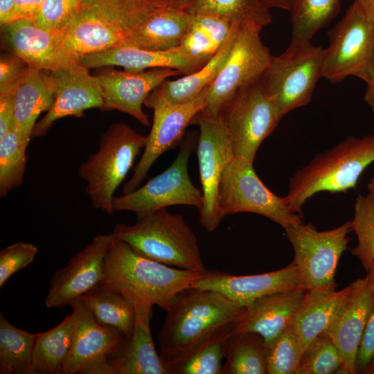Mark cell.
Listing matches in <instances>:
<instances>
[{
  "instance_id": "6da1fadb",
  "label": "cell",
  "mask_w": 374,
  "mask_h": 374,
  "mask_svg": "<svg viewBox=\"0 0 374 374\" xmlns=\"http://www.w3.org/2000/svg\"><path fill=\"white\" fill-rule=\"evenodd\" d=\"M202 273L151 260L114 236L101 284L122 294L136 311L152 310L153 305L166 310L175 295L189 287Z\"/></svg>"
},
{
  "instance_id": "7a4b0ae2",
  "label": "cell",
  "mask_w": 374,
  "mask_h": 374,
  "mask_svg": "<svg viewBox=\"0 0 374 374\" xmlns=\"http://www.w3.org/2000/svg\"><path fill=\"white\" fill-rule=\"evenodd\" d=\"M244 309L216 292L190 287L180 291L157 335L162 361L168 367L179 360Z\"/></svg>"
},
{
  "instance_id": "3957f363",
  "label": "cell",
  "mask_w": 374,
  "mask_h": 374,
  "mask_svg": "<svg viewBox=\"0 0 374 374\" xmlns=\"http://www.w3.org/2000/svg\"><path fill=\"white\" fill-rule=\"evenodd\" d=\"M373 162L374 135L348 136L296 170L285 196L287 204L293 212L301 214L305 202L318 193H342L353 188Z\"/></svg>"
},
{
  "instance_id": "277c9868",
  "label": "cell",
  "mask_w": 374,
  "mask_h": 374,
  "mask_svg": "<svg viewBox=\"0 0 374 374\" xmlns=\"http://www.w3.org/2000/svg\"><path fill=\"white\" fill-rule=\"evenodd\" d=\"M137 217L132 225L117 224L113 235L151 260L182 269L206 270L198 239L181 215L162 208Z\"/></svg>"
},
{
  "instance_id": "5b68a950",
  "label": "cell",
  "mask_w": 374,
  "mask_h": 374,
  "mask_svg": "<svg viewBox=\"0 0 374 374\" xmlns=\"http://www.w3.org/2000/svg\"><path fill=\"white\" fill-rule=\"evenodd\" d=\"M147 136L124 123L111 124L100 139L98 150L80 165L78 174L86 182L91 206L109 215L114 194L146 144Z\"/></svg>"
},
{
  "instance_id": "8992f818",
  "label": "cell",
  "mask_w": 374,
  "mask_h": 374,
  "mask_svg": "<svg viewBox=\"0 0 374 374\" xmlns=\"http://www.w3.org/2000/svg\"><path fill=\"white\" fill-rule=\"evenodd\" d=\"M325 48L311 42L290 44L282 54L272 56L260 82L281 118L308 104L322 77Z\"/></svg>"
},
{
  "instance_id": "52a82bcc",
  "label": "cell",
  "mask_w": 374,
  "mask_h": 374,
  "mask_svg": "<svg viewBox=\"0 0 374 374\" xmlns=\"http://www.w3.org/2000/svg\"><path fill=\"white\" fill-rule=\"evenodd\" d=\"M262 28L241 26L224 65L208 88L205 107L197 114L218 117L242 90L260 80L272 58L261 41Z\"/></svg>"
},
{
  "instance_id": "ba28073f",
  "label": "cell",
  "mask_w": 374,
  "mask_h": 374,
  "mask_svg": "<svg viewBox=\"0 0 374 374\" xmlns=\"http://www.w3.org/2000/svg\"><path fill=\"white\" fill-rule=\"evenodd\" d=\"M291 242L299 287L304 290L336 285L339 260L350 242V220L335 229L318 231L311 223L301 222L283 227Z\"/></svg>"
},
{
  "instance_id": "9c48e42d",
  "label": "cell",
  "mask_w": 374,
  "mask_h": 374,
  "mask_svg": "<svg viewBox=\"0 0 374 374\" xmlns=\"http://www.w3.org/2000/svg\"><path fill=\"white\" fill-rule=\"evenodd\" d=\"M253 163L234 158L226 168L218 191L217 208L222 219L238 213L266 217L283 228L302 222L285 198L271 192L256 173Z\"/></svg>"
},
{
  "instance_id": "30bf717a",
  "label": "cell",
  "mask_w": 374,
  "mask_h": 374,
  "mask_svg": "<svg viewBox=\"0 0 374 374\" xmlns=\"http://www.w3.org/2000/svg\"><path fill=\"white\" fill-rule=\"evenodd\" d=\"M329 46L325 48L322 77L339 82L348 76L361 80L373 67L374 21L355 2L328 33Z\"/></svg>"
},
{
  "instance_id": "8fae6325",
  "label": "cell",
  "mask_w": 374,
  "mask_h": 374,
  "mask_svg": "<svg viewBox=\"0 0 374 374\" xmlns=\"http://www.w3.org/2000/svg\"><path fill=\"white\" fill-rule=\"evenodd\" d=\"M193 148L191 142H186L166 170L132 192L114 196V211H132L141 217L174 205L191 206L199 210L202 193L192 183L188 171Z\"/></svg>"
},
{
  "instance_id": "7c38bea8",
  "label": "cell",
  "mask_w": 374,
  "mask_h": 374,
  "mask_svg": "<svg viewBox=\"0 0 374 374\" xmlns=\"http://www.w3.org/2000/svg\"><path fill=\"white\" fill-rule=\"evenodd\" d=\"M222 115L234 157L253 163L260 145L282 119L260 80L242 90Z\"/></svg>"
},
{
  "instance_id": "4fadbf2b",
  "label": "cell",
  "mask_w": 374,
  "mask_h": 374,
  "mask_svg": "<svg viewBox=\"0 0 374 374\" xmlns=\"http://www.w3.org/2000/svg\"><path fill=\"white\" fill-rule=\"evenodd\" d=\"M199 126L197 158L203 203L199 221L208 231H215L222 218L217 208L219 187L224 172L235 158L222 115L211 118L197 114Z\"/></svg>"
},
{
  "instance_id": "5bb4252c",
  "label": "cell",
  "mask_w": 374,
  "mask_h": 374,
  "mask_svg": "<svg viewBox=\"0 0 374 374\" xmlns=\"http://www.w3.org/2000/svg\"><path fill=\"white\" fill-rule=\"evenodd\" d=\"M208 88L183 104H169L147 96L144 105L154 111L152 126L134 173L124 185L123 194L139 187L157 159L181 140L188 125L204 108Z\"/></svg>"
},
{
  "instance_id": "9a60e30c",
  "label": "cell",
  "mask_w": 374,
  "mask_h": 374,
  "mask_svg": "<svg viewBox=\"0 0 374 374\" xmlns=\"http://www.w3.org/2000/svg\"><path fill=\"white\" fill-rule=\"evenodd\" d=\"M374 309V267L365 277L348 285V291L334 319L323 332L337 346L341 359V373L355 374L359 348Z\"/></svg>"
},
{
  "instance_id": "2e32d148",
  "label": "cell",
  "mask_w": 374,
  "mask_h": 374,
  "mask_svg": "<svg viewBox=\"0 0 374 374\" xmlns=\"http://www.w3.org/2000/svg\"><path fill=\"white\" fill-rule=\"evenodd\" d=\"M113 234H98L77 252L65 267L51 279L45 304L48 308H62L100 284L104 278L106 259Z\"/></svg>"
},
{
  "instance_id": "e0dca14e",
  "label": "cell",
  "mask_w": 374,
  "mask_h": 374,
  "mask_svg": "<svg viewBox=\"0 0 374 374\" xmlns=\"http://www.w3.org/2000/svg\"><path fill=\"white\" fill-rule=\"evenodd\" d=\"M69 306L75 317L76 329L62 374H112L108 357L126 337L99 323L80 298Z\"/></svg>"
},
{
  "instance_id": "ac0fdd59",
  "label": "cell",
  "mask_w": 374,
  "mask_h": 374,
  "mask_svg": "<svg viewBox=\"0 0 374 374\" xmlns=\"http://www.w3.org/2000/svg\"><path fill=\"white\" fill-rule=\"evenodd\" d=\"M178 75L183 74L179 70L168 68L141 71L105 69L96 75L103 93L101 109L118 110L148 126L149 116L143 109L147 96L165 80Z\"/></svg>"
},
{
  "instance_id": "d6986e66",
  "label": "cell",
  "mask_w": 374,
  "mask_h": 374,
  "mask_svg": "<svg viewBox=\"0 0 374 374\" xmlns=\"http://www.w3.org/2000/svg\"><path fill=\"white\" fill-rule=\"evenodd\" d=\"M55 83V99L46 114L36 123L32 138L45 135L58 119L83 115L85 110L103 105V89L96 75L78 63L50 71Z\"/></svg>"
},
{
  "instance_id": "ffe728a7",
  "label": "cell",
  "mask_w": 374,
  "mask_h": 374,
  "mask_svg": "<svg viewBox=\"0 0 374 374\" xmlns=\"http://www.w3.org/2000/svg\"><path fill=\"white\" fill-rule=\"evenodd\" d=\"M190 287L216 292L243 308L262 296L300 288L297 269L292 262L281 269L253 275L206 269Z\"/></svg>"
},
{
  "instance_id": "44dd1931",
  "label": "cell",
  "mask_w": 374,
  "mask_h": 374,
  "mask_svg": "<svg viewBox=\"0 0 374 374\" xmlns=\"http://www.w3.org/2000/svg\"><path fill=\"white\" fill-rule=\"evenodd\" d=\"M63 34L48 32L28 18L1 25L5 46L30 68L38 70L53 71L80 63L63 50Z\"/></svg>"
},
{
  "instance_id": "7402d4cb",
  "label": "cell",
  "mask_w": 374,
  "mask_h": 374,
  "mask_svg": "<svg viewBox=\"0 0 374 374\" xmlns=\"http://www.w3.org/2000/svg\"><path fill=\"white\" fill-rule=\"evenodd\" d=\"M305 290L296 288L262 296L244 308L235 330L260 335L269 348L290 325Z\"/></svg>"
},
{
  "instance_id": "603a6c76",
  "label": "cell",
  "mask_w": 374,
  "mask_h": 374,
  "mask_svg": "<svg viewBox=\"0 0 374 374\" xmlns=\"http://www.w3.org/2000/svg\"><path fill=\"white\" fill-rule=\"evenodd\" d=\"M80 62L88 69L120 66L130 71L168 68L179 70L184 75L196 71L206 63L192 57L179 47L152 51L125 46L84 55Z\"/></svg>"
},
{
  "instance_id": "cb8c5ba5",
  "label": "cell",
  "mask_w": 374,
  "mask_h": 374,
  "mask_svg": "<svg viewBox=\"0 0 374 374\" xmlns=\"http://www.w3.org/2000/svg\"><path fill=\"white\" fill-rule=\"evenodd\" d=\"M151 317L152 310L136 311L132 333L108 357L112 374H169L154 347L150 328Z\"/></svg>"
},
{
  "instance_id": "d4e9b609",
  "label": "cell",
  "mask_w": 374,
  "mask_h": 374,
  "mask_svg": "<svg viewBox=\"0 0 374 374\" xmlns=\"http://www.w3.org/2000/svg\"><path fill=\"white\" fill-rule=\"evenodd\" d=\"M126 37L123 29L83 6L64 33L62 48L69 56L80 62L84 55L123 46Z\"/></svg>"
},
{
  "instance_id": "484cf974",
  "label": "cell",
  "mask_w": 374,
  "mask_h": 374,
  "mask_svg": "<svg viewBox=\"0 0 374 374\" xmlns=\"http://www.w3.org/2000/svg\"><path fill=\"white\" fill-rule=\"evenodd\" d=\"M193 19L184 9L163 8L127 32L123 46L152 51L178 48Z\"/></svg>"
},
{
  "instance_id": "4316f807",
  "label": "cell",
  "mask_w": 374,
  "mask_h": 374,
  "mask_svg": "<svg viewBox=\"0 0 374 374\" xmlns=\"http://www.w3.org/2000/svg\"><path fill=\"white\" fill-rule=\"evenodd\" d=\"M55 93V80L44 70L29 67L13 92L15 127L28 143L36 120L52 106Z\"/></svg>"
},
{
  "instance_id": "83f0119b",
  "label": "cell",
  "mask_w": 374,
  "mask_h": 374,
  "mask_svg": "<svg viewBox=\"0 0 374 374\" xmlns=\"http://www.w3.org/2000/svg\"><path fill=\"white\" fill-rule=\"evenodd\" d=\"M337 287L336 284L305 290L290 323L299 335L303 350L326 330L344 301L348 286L339 291Z\"/></svg>"
},
{
  "instance_id": "f1b7e54d",
  "label": "cell",
  "mask_w": 374,
  "mask_h": 374,
  "mask_svg": "<svg viewBox=\"0 0 374 374\" xmlns=\"http://www.w3.org/2000/svg\"><path fill=\"white\" fill-rule=\"evenodd\" d=\"M241 26L233 30L218 51L201 69L175 80H165L148 96L169 104H183L195 99L218 75Z\"/></svg>"
},
{
  "instance_id": "f546056e",
  "label": "cell",
  "mask_w": 374,
  "mask_h": 374,
  "mask_svg": "<svg viewBox=\"0 0 374 374\" xmlns=\"http://www.w3.org/2000/svg\"><path fill=\"white\" fill-rule=\"evenodd\" d=\"M74 314L53 328L38 333L32 356L33 373L62 374L73 344Z\"/></svg>"
},
{
  "instance_id": "4dcf8cb0",
  "label": "cell",
  "mask_w": 374,
  "mask_h": 374,
  "mask_svg": "<svg viewBox=\"0 0 374 374\" xmlns=\"http://www.w3.org/2000/svg\"><path fill=\"white\" fill-rule=\"evenodd\" d=\"M100 324L119 330L125 337L133 332L136 310L119 292L99 284L80 297Z\"/></svg>"
},
{
  "instance_id": "1f68e13d",
  "label": "cell",
  "mask_w": 374,
  "mask_h": 374,
  "mask_svg": "<svg viewBox=\"0 0 374 374\" xmlns=\"http://www.w3.org/2000/svg\"><path fill=\"white\" fill-rule=\"evenodd\" d=\"M235 321L220 327L184 357L169 365V374H222V359L235 330Z\"/></svg>"
},
{
  "instance_id": "d6a6232c",
  "label": "cell",
  "mask_w": 374,
  "mask_h": 374,
  "mask_svg": "<svg viewBox=\"0 0 374 374\" xmlns=\"http://www.w3.org/2000/svg\"><path fill=\"white\" fill-rule=\"evenodd\" d=\"M269 351L260 335L235 330L227 342L222 374H267Z\"/></svg>"
},
{
  "instance_id": "836d02e7",
  "label": "cell",
  "mask_w": 374,
  "mask_h": 374,
  "mask_svg": "<svg viewBox=\"0 0 374 374\" xmlns=\"http://www.w3.org/2000/svg\"><path fill=\"white\" fill-rule=\"evenodd\" d=\"M37 335L17 328L0 314L1 374H33L32 356Z\"/></svg>"
},
{
  "instance_id": "e575fe53",
  "label": "cell",
  "mask_w": 374,
  "mask_h": 374,
  "mask_svg": "<svg viewBox=\"0 0 374 374\" xmlns=\"http://www.w3.org/2000/svg\"><path fill=\"white\" fill-rule=\"evenodd\" d=\"M340 10V0H292L290 44L310 42L314 35L328 26Z\"/></svg>"
},
{
  "instance_id": "d590c367",
  "label": "cell",
  "mask_w": 374,
  "mask_h": 374,
  "mask_svg": "<svg viewBox=\"0 0 374 374\" xmlns=\"http://www.w3.org/2000/svg\"><path fill=\"white\" fill-rule=\"evenodd\" d=\"M184 10L192 16L221 17L261 28L271 21L269 10L258 0H193Z\"/></svg>"
},
{
  "instance_id": "8d00e7d4",
  "label": "cell",
  "mask_w": 374,
  "mask_h": 374,
  "mask_svg": "<svg viewBox=\"0 0 374 374\" xmlns=\"http://www.w3.org/2000/svg\"><path fill=\"white\" fill-rule=\"evenodd\" d=\"M83 6L127 33L158 10L171 6L168 0H83Z\"/></svg>"
},
{
  "instance_id": "74e56055",
  "label": "cell",
  "mask_w": 374,
  "mask_h": 374,
  "mask_svg": "<svg viewBox=\"0 0 374 374\" xmlns=\"http://www.w3.org/2000/svg\"><path fill=\"white\" fill-rule=\"evenodd\" d=\"M28 143L14 127L0 139V197L6 196L23 183L27 163Z\"/></svg>"
},
{
  "instance_id": "f35d334b",
  "label": "cell",
  "mask_w": 374,
  "mask_h": 374,
  "mask_svg": "<svg viewBox=\"0 0 374 374\" xmlns=\"http://www.w3.org/2000/svg\"><path fill=\"white\" fill-rule=\"evenodd\" d=\"M351 229L357 237V244L351 253L361 262L366 272L374 267V193L359 194L354 206Z\"/></svg>"
},
{
  "instance_id": "ab89813d",
  "label": "cell",
  "mask_w": 374,
  "mask_h": 374,
  "mask_svg": "<svg viewBox=\"0 0 374 374\" xmlns=\"http://www.w3.org/2000/svg\"><path fill=\"white\" fill-rule=\"evenodd\" d=\"M342 359L334 341L321 333L303 350L296 374L341 373Z\"/></svg>"
},
{
  "instance_id": "60d3db41",
  "label": "cell",
  "mask_w": 374,
  "mask_h": 374,
  "mask_svg": "<svg viewBox=\"0 0 374 374\" xmlns=\"http://www.w3.org/2000/svg\"><path fill=\"white\" fill-rule=\"evenodd\" d=\"M303 352L299 335L289 325L269 348L267 374H296Z\"/></svg>"
},
{
  "instance_id": "b9f144b4",
  "label": "cell",
  "mask_w": 374,
  "mask_h": 374,
  "mask_svg": "<svg viewBox=\"0 0 374 374\" xmlns=\"http://www.w3.org/2000/svg\"><path fill=\"white\" fill-rule=\"evenodd\" d=\"M83 8V0H44L30 19L39 28L63 34Z\"/></svg>"
},
{
  "instance_id": "7bdbcfd3",
  "label": "cell",
  "mask_w": 374,
  "mask_h": 374,
  "mask_svg": "<svg viewBox=\"0 0 374 374\" xmlns=\"http://www.w3.org/2000/svg\"><path fill=\"white\" fill-rule=\"evenodd\" d=\"M38 251L35 244L22 241L3 249L0 251V287L14 274L30 264Z\"/></svg>"
},
{
  "instance_id": "ee69618b",
  "label": "cell",
  "mask_w": 374,
  "mask_h": 374,
  "mask_svg": "<svg viewBox=\"0 0 374 374\" xmlns=\"http://www.w3.org/2000/svg\"><path fill=\"white\" fill-rule=\"evenodd\" d=\"M179 47L192 57L205 62L220 49L204 30L192 22Z\"/></svg>"
},
{
  "instance_id": "f6af8a7d",
  "label": "cell",
  "mask_w": 374,
  "mask_h": 374,
  "mask_svg": "<svg viewBox=\"0 0 374 374\" xmlns=\"http://www.w3.org/2000/svg\"><path fill=\"white\" fill-rule=\"evenodd\" d=\"M192 23L204 30L218 48L234 29L243 26L229 19L212 15L193 16Z\"/></svg>"
},
{
  "instance_id": "bcb514c9",
  "label": "cell",
  "mask_w": 374,
  "mask_h": 374,
  "mask_svg": "<svg viewBox=\"0 0 374 374\" xmlns=\"http://www.w3.org/2000/svg\"><path fill=\"white\" fill-rule=\"evenodd\" d=\"M28 69L27 63L15 54L1 55L0 93L13 89Z\"/></svg>"
},
{
  "instance_id": "7dc6e473",
  "label": "cell",
  "mask_w": 374,
  "mask_h": 374,
  "mask_svg": "<svg viewBox=\"0 0 374 374\" xmlns=\"http://www.w3.org/2000/svg\"><path fill=\"white\" fill-rule=\"evenodd\" d=\"M374 358V309L368 321L359 348L357 361V373H362Z\"/></svg>"
},
{
  "instance_id": "c3c4849f",
  "label": "cell",
  "mask_w": 374,
  "mask_h": 374,
  "mask_svg": "<svg viewBox=\"0 0 374 374\" xmlns=\"http://www.w3.org/2000/svg\"><path fill=\"white\" fill-rule=\"evenodd\" d=\"M14 89L0 93V139L15 127Z\"/></svg>"
},
{
  "instance_id": "681fc988",
  "label": "cell",
  "mask_w": 374,
  "mask_h": 374,
  "mask_svg": "<svg viewBox=\"0 0 374 374\" xmlns=\"http://www.w3.org/2000/svg\"><path fill=\"white\" fill-rule=\"evenodd\" d=\"M43 1L44 0H15V20L20 18L30 19L37 11Z\"/></svg>"
},
{
  "instance_id": "f907efd6",
  "label": "cell",
  "mask_w": 374,
  "mask_h": 374,
  "mask_svg": "<svg viewBox=\"0 0 374 374\" xmlns=\"http://www.w3.org/2000/svg\"><path fill=\"white\" fill-rule=\"evenodd\" d=\"M366 84L364 93V100L374 112V66L372 67L362 79Z\"/></svg>"
},
{
  "instance_id": "816d5d0a",
  "label": "cell",
  "mask_w": 374,
  "mask_h": 374,
  "mask_svg": "<svg viewBox=\"0 0 374 374\" xmlns=\"http://www.w3.org/2000/svg\"><path fill=\"white\" fill-rule=\"evenodd\" d=\"M15 0H0V23L1 25L15 20Z\"/></svg>"
},
{
  "instance_id": "f5cc1de1",
  "label": "cell",
  "mask_w": 374,
  "mask_h": 374,
  "mask_svg": "<svg viewBox=\"0 0 374 374\" xmlns=\"http://www.w3.org/2000/svg\"><path fill=\"white\" fill-rule=\"evenodd\" d=\"M264 7L268 10L271 8H279L290 10L292 0H258Z\"/></svg>"
},
{
  "instance_id": "db71d44e",
  "label": "cell",
  "mask_w": 374,
  "mask_h": 374,
  "mask_svg": "<svg viewBox=\"0 0 374 374\" xmlns=\"http://www.w3.org/2000/svg\"><path fill=\"white\" fill-rule=\"evenodd\" d=\"M364 11L368 18L374 21V0H354Z\"/></svg>"
},
{
  "instance_id": "11a10c76",
  "label": "cell",
  "mask_w": 374,
  "mask_h": 374,
  "mask_svg": "<svg viewBox=\"0 0 374 374\" xmlns=\"http://www.w3.org/2000/svg\"><path fill=\"white\" fill-rule=\"evenodd\" d=\"M170 6L175 8L184 9L193 0H168Z\"/></svg>"
},
{
  "instance_id": "9f6ffc18",
  "label": "cell",
  "mask_w": 374,
  "mask_h": 374,
  "mask_svg": "<svg viewBox=\"0 0 374 374\" xmlns=\"http://www.w3.org/2000/svg\"><path fill=\"white\" fill-rule=\"evenodd\" d=\"M362 373L366 374H374V358L367 365Z\"/></svg>"
},
{
  "instance_id": "6f0895ef",
  "label": "cell",
  "mask_w": 374,
  "mask_h": 374,
  "mask_svg": "<svg viewBox=\"0 0 374 374\" xmlns=\"http://www.w3.org/2000/svg\"><path fill=\"white\" fill-rule=\"evenodd\" d=\"M368 191L374 193V178H372L368 184Z\"/></svg>"
},
{
  "instance_id": "680465c9",
  "label": "cell",
  "mask_w": 374,
  "mask_h": 374,
  "mask_svg": "<svg viewBox=\"0 0 374 374\" xmlns=\"http://www.w3.org/2000/svg\"><path fill=\"white\" fill-rule=\"evenodd\" d=\"M373 64L374 66V44H373Z\"/></svg>"
}]
</instances>
